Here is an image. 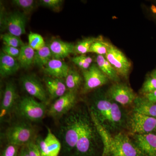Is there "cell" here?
Returning <instances> with one entry per match:
<instances>
[{
	"label": "cell",
	"instance_id": "cell-1",
	"mask_svg": "<svg viewBox=\"0 0 156 156\" xmlns=\"http://www.w3.org/2000/svg\"><path fill=\"white\" fill-rule=\"evenodd\" d=\"M92 119L103 143L102 156H147L126 134L119 133L112 136L94 116Z\"/></svg>",
	"mask_w": 156,
	"mask_h": 156
},
{
	"label": "cell",
	"instance_id": "cell-2",
	"mask_svg": "<svg viewBox=\"0 0 156 156\" xmlns=\"http://www.w3.org/2000/svg\"><path fill=\"white\" fill-rule=\"evenodd\" d=\"M98 133L91 116L81 112L80 129L75 149L78 156H92L95 152Z\"/></svg>",
	"mask_w": 156,
	"mask_h": 156
},
{
	"label": "cell",
	"instance_id": "cell-3",
	"mask_svg": "<svg viewBox=\"0 0 156 156\" xmlns=\"http://www.w3.org/2000/svg\"><path fill=\"white\" fill-rule=\"evenodd\" d=\"M81 112H72L66 116L60 130L64 148L69 152L75 149L80 129Z\"/></svg>",
	"mask_w": 156,
	"mask_h": 156
},
{
	"label": "cell",
	"instance_id": "cell-4",
	"mask_svg": "<svg viewBox=\"0 0 156 156\" xmlns=\"http://www.w3.org/2000/svg\"><path fill=\"white\" fill-rule=\"evenodd\" d=\"M112 104V100L102 90H98L93 95L90 112L106 129L111 113Z\"/></svg>",
	"mask_w": 156,
	"mask_h": 156
},
{
	"label": "cell",
	"instance_id": "cell-5",
	"mask_svg": "<svg viewBox=\"0 0 156 156\" xmlns=\"http://www.w3.org/2000/svg\"><path fill=\"white\" fill-rule=\"evenodd\" d=\"M16 110L23 118L32 122L41 121L46 113L45 104L38 102L31 96L23 98L17 104Z\"/></svg>",
	"mask_w": 156,
	"mask_h": 156
},
{
	"label": "cell",
	"instance_id": "cell-6",
	"mask_svg": "<svg viewBox=\"0 0 156 156\" xmlns=\"http://www.w3.org/2000/svg\"><path fill=\"white\" fill-rule=\"evenodd\" d=\"M34 130L29 124L25 122L17 123L8 128L6 137L9 144L19 146L26 145L33 141Z\"/></svg>",
	"mask_w": 156,
	"mask_h": 156
},
{
	"label": "cell",
	"instance_id": "cell-7",
	"mask_svg": "<svg viewBox=\"0 0 156 156\" xmlns=\"http://www.w3.org/2000/svg\"><path fill=\"white\" fill-rule=\"evenodd\" d=\"M105 57L119 76L128 79L131 67V62L121 50L110 43L108 51Z\"/></svg>",
	"mask_w": 156,
	"mask_h": 156
},
{
	"label": "cell",
	"instance_id": "cell-8",
	"mask_svg": "<svg viewBox=\"0 0 156 156\" xmlns=\"http://www.w3.org/2000/svg\"><path fill=\"white\" fill-rule=\"evenodd\" d=\"M128 125L133 134L152 133L156 131V118L134 112L129 118Z\"/></svg>",
	"mask_w": 156,
	"mask_h": 156
},
{
	"label": "cell",
	"instance_id": "cell-9",
	"mask_svg": "<svg viewBox=\"0 0 156 156\" xmlns=\"http://www.w3.org/2000/svg\"><path fill=\"white\" fill-rule=\"evenodd\" d=\"M84 84L83 92L87 93L93 89L108 83V77L99 68L96 64H92L89 69L83 71Z\"/></svg>",
	"mask_w": 156,
	"mask_h": 156
},
{
	"label": "cell",
	"instance_id": "cell-10",
	"mask_svg": "<svg viewBox=\"0 0 156 156\" xmlns=\"http://www.w3.org/2000/svg\"><path fill=\"white\" fill-rule=\"evenodd\" d=\"M106 94L112 100L123 105L133 103L137 97L131 88L119 83H115L111 86Z\"/></svg>",
	"mask_w": 156,
	"mask_h": 156
},
{
	"label": "cell",
	"instance_id": "cell-11",
	"mask_svg": "<svg viewBox=\"0 0 156 156\" xmlns=\"http://www.w3.org/2000/svg\"><path fill=\"white\" fill-rule=\"evenodd\" d=\"M76 100V92L67 91L50 106L48 111V115L57 118L66 114L73 108Z\"/></svg>",
	"mask_w": 156,
	"mask_h": 156
},
{
	"label": "cell",
	"instance_id": "cell-12",
	"mask_svg": "<svg viewBox=\"0 0 156 156\" xmlns=\"http://www.w3.org/2000/svg\"><path fill=\"white\" fill-rule=\"evenodd\" d=\"M23 89L31 96L47 103L48 101L47 92L41 82L33 75H26L21 78Z\"/></svg>",
	"mask_w": 156,
	"mask_h": 156
},
{
	"label": "cell",
	"instance_id": "cell-13",
	"mask_svg": "<svg viewBox=\"0 0 156 156\" xmlns=\"http://www.w3.org/2000/svg\"><path fill=\"white\" fill-rule=\"evenodd\" d=\"M26 18L25 14L20 12L10 14L5 19V23L9 33L17 37L26 33Z\"/></svg>",
	"mask_w": 156,
	"mask_h": 156
},
{
	"label": "cell",
	"instance_id": "cell-14",
	"mask_svg": "<svg viewBox=\"0 0 156 156\" xmlns=\"http://www.w3.org/2000/svg\"><path fill=\"white\" fill-rule=\"evenodd\" d=\"M17 95L15 85L12 82L6 84L1 105L0 118L1 119L9 114L15 105Z\"/></svg>",
	"mask_w": 156,
	"mask_h": 156
},
{
	"label": "cell",
	"instance_id": "cell-15",
	"mask_svg": "<svg viewBox=\"0 0 156 156\" xmlns=\"http://www.w3.org/2000/svg\"><path fill=\"white\" fill-rule=\"evenodd\" d=\"M134 139L135 144L147 156H156V134H135Z\"/></svg>",
	"mask_w": 156,
	"mask_h": 156
},
{
	"label": "cell",
	"instance_id": "cell-16",
	"mask_svg": "<svg viewBox=\"0 0 156 156\" xmlns=\"http://www.w3.org/2000/svg\"><path fill=\"white\" fill-rule=\"evenodd\" d=\"M69 68L62 59L53 58L46 65L44 70L48 76L64 79L67 75Z\"/></svg>",
	"mask_w": 156,
	"mask_h": 156
},
{
	"label": "cell",
	"instance_id": "cell-17",
	"mask_svg": "<svg viewBox=\"0 0 156 156\" xmlns=\"http://www.w3.org/2000/svg\"><path fill=\"white\" fill-rule=\"evenodd\" d=\"M52 57L62 59L73 53H75V45L71 43L64 42L58 39H54L48 45Z\"/></svg>",
	"mask_w": 156,
	"mask_h": 156
},
{
	"label": "cell",
	"instance_id": "cell-18",
	"mask_svg": "<svg viewBox=\"0 0 156 156\" xmlns=\"http://www.w3.org/2000/svg\"><path fill=\"white\" fill-rule=\"evenodd\" d=\"M44 81L47 91L51 99H58L67 92L64 79L47 76L44 78Z\"/></svg>",
	"mask_w": 156,
	"mask_h": 156
},
{
	"label": "cell",
	"instance_id": "cell-19",
	"mask_svg": "<svg viewBox=\"0 0 156 156\" xmlns=\"http://www.w3.org/2000/svg\"><path fill=\"white\" fill-rule=\"evenodd\" d=\"M126 116L122 108L117 102L112 101L111 113L106 130L115 131L124 127L126 124Z\"/></svg>",
	"mask_w": 156,
	"mask_h": 156
},
{
	"label": "cell",
	"instance_id": "cell-20",
	"mask_svg": "<svg viewBox=\"0 0 156 156\" xmlns=\"http://www.w3.org/2000/svg\"><path fill=\"white\" fill-rule=\"evenodd\" d=\"M20 67L16 58L7 55L2 51L0 55V74L3 77L12 75Z\"/></svg>",
	"mask_w": 156,
	"mask_h": 156
},
{
	"label": "cell",
	"instance_id": "cell-21",
	"mask_svg": "<svg viewBox=\"0 0 156 156\" xmlns=\"http://www.w3.org/2000/svg\"><path fill=\"white\" fill-rule=\"evenodd\" d=\"M134 103V112L156 118V103L151 102L144 96H137Z\"/></svg>",
	"mask_w": 156,
	"mask_h": 156
},
{
	"label": "cell",
	"instance_id": "cell-22",
	"mask_svg": "<svg viewBox=\"0 0 156 156\" xmlns=\"http://www.w3.org/2000/svg\"><path fill=\"white\" fill-rule=\"evenodd\" d=\"M96 64L98 67L108 77L109 80L113 81L115 83L119 82V76L104 56L97 55L96 58Z\"/></svg>",
	"mask_w": 156,
	"mask_h": 156
},
{
	"label": "cell",
	"instance_id": "cell-23",
	"mask_svg": "<svg viewBox=\"0 0 156 156\" xmlns=\"http://www.w3.org/2000/svg\"><path fill=\"white\" fill-rule=\"evenodd\" d=\"M35 51L28 44H24L20 48V53L17 61L23 68L27 69L34 64Z\"/></svg>",
	"mask_w": 156,
	"mask_h": 156
},
{
	"label": "cell",
	"instance_id": "cell-24",
	"mask_svg": "<svg viewBox=\"0 0 156 156\" xmlns=\"http://www.w3.org/2000/svg\"><path fill=\"white\" fill-rule=\"evenodd\" d=\"M83 81V78L80 73L76 70L70 68L65 79L67 91L76 92L80 87Z\"/></svg>",
	"mask_w": 156,
	"mask_h": 156
},
{
	"label": "cell",
	"instance_id": "cell-25",
	"mask_svg": "<svg viewBox=\"0 0 156 156\" xmlns=\"http://www.w3.org/2000/svg\"><path fill=\"white\" fill-rule=\"evenodd\" d=\"M48 132L44 140L47 156H58L61 145L58 140L48 128Z\"/></svg>",
	"mask_w": 156,
	"mask_h": 156
},
{
	"label": "cell",
	"instance_id": "cell-26",
	"mask_svg": "<svg viewBox=\"0 0 156 156\" xmlns=\"http://www.w3.org/2000/svg\"><path fill=\"white\" fill-rule=\"evenodd\" d=\"M52 57L51 50L48 45H46L44 48L35 51L34 64L44 68L48 62L52 59Z\"/></svg>",
	"mask_w": 156,
	"mask_h": 156
},
{
	"label": "cell",
	"instance_id": "cell-27",
	"mask_svg": "<svg viewBox=\"0 0 156 156\" xmlns=\"http://www.w3.org/2000/svg\"><path fill=\"white\" fill-rule=\"evenodd\" d=\"M98 38L94 37H88L78 42L75 45V53L81 55H85L89 53L90 48L94 42Z\"/></svg>",
	"mask_w": 156,
	"mask_h": 156
},
{
	"label": "cell",
	"instance_id": "cell-28",
	"mask_svg": "<svg viewBox=\"0 0 156 156\" xmlns=\"http://www.w3.org/2000/svg\"><path fill=\"white\" fill-rule=\"evenodd\" d=\"M110 43L103 41V39L98 38L91 46L89 53H95L98 55L105 56L108 51Z\"/></svg>",
	"mask_w": 156,
	"mask_h": 156
},
{
	"label": "cell",
	"instance_id": "cell-29",
	"mask_svg": "<svg viewBox=\"0 0 156 156\" xmlns=\"http://www.w3.org/2000/svg\"><path fill=\"white\" fill-rule=\"evenodd\" d=\"M28 38V45L36 51L40 50L46 45L43 37L38 34L31 32L29 34Z\"/></svg>",
	"mask_w": 156,
	"mask_h": 156
},
{
	"label": "cell",
	"instance_id": "cell-30",
	"mask_svg": "<svg viewBox=\"0 0 156 156\" xmlns=\"http://www.w3.org/2000/svg\"><path fill=\"white\" fill-rule=\"evenodd\" d=\"M1 37L5 45L7 46L20 48L25 44L20 37L16 36L9 33L2 35Z\"/></svg>",
	"mask_w": 156,
	"mask_h": 156
},
{
	"label": "cell",
	"instance_id": "cell-31",
	"mask_svg": "<svg viewBox=\"0 0 156 156\" xmlns=\"http://www.w3.org/2000/svg\"><path fill=\"white\" fill-rule=\"evenodd\" d=\"M156 90V79L150 75L143 84L140 92L144 95L152 93Z\"/></svg>",
	"mask_w": 156,
	"mask_h": 156
},
{
	"label": "cell",
	"instance_id": "cell-32",
	"mask_svg": "<svg viewBox=\"0 0 156 156\" xmlns=\"http://www.w3.org/2000/svg\"><path fill=\"white\" fill-rule=\"evenodd\" d=\"M12 3L24 13H29L34 8L35 2L34 0H13Z\"/></svg>",
	"mask_w": 156,
	"mask_h": 156
},
{
	"label": "cell",
	"instance_id": "cell-33",
	"mask_svg": "<svg viewBox=\"0 0 156 156\" xmlns=\"http://www.w3.org/2000/svg\"><path fill=\"white\" fill-rule=\"evenodd\" d=\"M42 5L52 9L53 11H58L60 9L63 1L62 0H41L40 1Z\"/></svg>",
	"mask_w": 156,
	"mask_h": 156
},
{
	"label": "cell",
	"instance_id": "cell-34",
	"mask_svg": "<svg viewBox=\"0 0 156 156\" xmlns=\"http://www.w3.org/2000/svg\"><path fill=\"white\" fill-rule=\"evenodd\" d=\"M18 146L9 144L3 151L1 156H17Z\"/></svg>",
	"mask_w": 156,
	"mask_h": 156
},
{
	"label": "cell",
	"instance_id": "cell-35",
	"mask_svg": "<svg viewBox=\"0 0 156 156\" xmlns=\"http://www.w3.org/2000/svg\"><path fill=\"white\" fill-rule=\"evenodd\" d=\"M2 52L11 57L17 58L20 53V48L5 45L2 48Z\"/></svg>",
	"mask_w": 156,
	"mask_h": 156
},
{
	"label": "cell",
	"instance_id": "cell-36",
	"mask_svg": "<svg viewBox=\"0 0 156 156\" xmlns=\"http://www.w3.org/2000/svg\"><path fill=\"white\" fill-rule=\"evenodd\" d=\"M26 146L30 156H41L36 143H35L34 141H31L27 144Z\"/></svg>",
	"mask_w": 156,
	"mask_h": 156
},
{
	"label": "cell",
	"instance_id": "cell-37",
	"mask_svg": "<svg viewBox=\"0 0 156 156\" xmlns=\"http://www.w3.org/2000/svg\"><path fill=\"white\" fill-rule=\"evenodd\" d=\"M71 60L78 67L82 69L83 71L89 69L91 66V65L86 63L81 60L78 56L73 57L72 58Z\"/></svg>",
	"mask_w": 156,
	"mask_h": 156
},
{
	"label": "cell",
	"instance_id": "cell-38",
	"mask_svg": "<svg viewBox=\"0 0 156 156\" xmlns=\"http://www.w3.org/2000/svg\"><path fill=\"white\" fill-rule=\"evenodd\" d=\"M37 145L38 147L39 150L41 153V156H47V152H46V143L44 139L39 138L37 140L36 142Z\"/></svg>",
	"mask_w": 156,
	"mask_h": 156
},
{
	"label": "cell",
	"instance_id": "cell-39",
	"mask_svg": "<svg viewBox=\"0 0 156 156\" xmlns=\"http://www.w3.org/2000/svg\"><path fill=\"white\" fill-rule=\"evenodd\" d=\"M144 97L151 102L156 103V90L152 93L144 95Z\"/></svg>",
	"mask_w": 156,
	"mask_h": 156
},
{
	"label": "cell",
	"instance_id": "cell-40",
	"mask_svg": "<svg viewBox=\"0 0 156 156\" xmlns=\"http://www.w3.org/2000/svg\"><path fill=\"white\" fill-rule=\"evenodd\" d=\"M78 56H79V58H80L81 60H83L84 62L89 63L90 65L92 64L93 59L90 56H87L86 55H81Z\"/></svg>",
	"mask_w": 156,
	"mask_h": 156
},
{
	"label": "cell",
	"instance_id": "cell-41",
	"mask_svg": "<svg viewBox=\"0 0 156 156\" xmlns=\"http://www.w3.org/2000/svg\"><path fill=\"white\" fill-rule=\"evenodd\" d=\"M19 156H30L29 154L26 145L23 146V147L21 149Z\"/></svg>",
	"mask_w": 156,
	"mask_h": 156
},
{
	"label": "cell",
	"instance_id": "cell-42",
	"mask_svg": "<svg viewBox=\"0 0 156 156\" xmlns=\"http://www.w3.org/2000/svg\"><path fill=\"white\" fill-rule=\"evenodd\" d=\"M150 75L151 76H152L156 79V68L154 69Z\"/></svg>",
	"mask_w": 156,
	"mask_h": 156
},
{
	"label": "cell",
	"instance_id": "cell-43",
	"mask_svg": "<svg viewBox=\"0 0 156 156\" xmlns=\"http://www.w3.org/2000/svg\"><path fill=\"white\" fill-rule=\"evenodd\" d=\"M153 14L154 19L156 21V8L152 10Z\"/></svg>",
	"mask_w": 156,
	"mask_h": 156
}]
</instances>
